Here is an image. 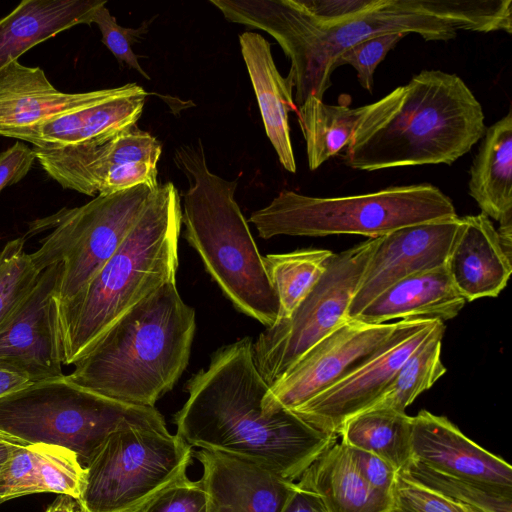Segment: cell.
<instances>
[{"mask_svg": "<svg viewBox=\"0 0 512 512\" xmlns=\"http://www.w3.org/2000/svg\"><path fill=\"white\" fill-rule=\"evenodd\" d=\"M318 495L327 512H388L391 497L368 485L342 441L325 450L296 481Z\"/></svg>", "mask_w": 512, "mask_h": 512, "instance_id": "d4e9b609", "label": "cell"}, {"mask_svg": "<svg viewBox=\"0 0 512 512\" xmlns=\"http://www.w3.org/2000/svg\"><path fill=\"white\" fill-rule=\"evenodd\" d=\"M239 43L266 135L282 166L295 173L296 162L288 122V113L297 110L292 95V81L279 73L272 57L271 45L262 35L244 32L239 36Z\"/></svg>", "mask_w": 512, "mask_h": 512, "instance_id": "603a6c76", "label": "cell"}, {"mask_svg": "<svg viewBox=\"0 0 512 512\" xmlns=\"http://www.w3.org/2000/svg\"><path fill=\"white\" fill-rule=\"evenodd\" d=\"M366 105L350 108L310 97L296 110L306 142L308 165L316 170L348 145Z\"/></svg>", "mask_w": 512, "mask_h": 512, "instance_id": "83f0119b", "label": "cell"}, {"mask_svg": "<svg viewBox=\"0 0 512 512\" xmlns=\"http://www.w3.org/2000/svg\"><path fill=\"white\" fill-rule=\"evenodd\" d=\"M377 238L334 254L316 285L292 314L266 327L252 344L255 366L269 387L313 345L348 319L351 301Z\"/></svg>", "mask_w": 512, "mask_h": 512, "instance_id": "8fae6325", "label": "cell"}, {"mask_svg": "<svg viewBox=\"0 0 512 512\" xmlns=\"http://www.w3.org/2000/svg\"><path fill=\"white\" fill-rule=\"evenodd\" d=\"M498 232L485 214L460 218L446 261L450 279L466 302L496 297L512 272Z\"/></svg>", "mask_w": 512, "mask_h": 512, "instance_id": "44dd1931", "label": "cell"}, {"mask_svg": "<svg viewBox=\"0 0 512 512\" xmlns=\"http://www.w3.org/2000/svg\"><path fill=\"white\" fill-rule=\"evenodd\" d=\"M79 512H84L81 508L79 509Z\"/></svg>", "mask_w": 512, "mask_h": 512, "instance_id": "bcb514c9", "label": "cell"}, {"mask_svg": "<svg viewBox=\"0 0 512 512\" xmlns=\"http://www.w3.org/2000/svg\"><path fill=\"white\" fill-rule=\"evenodd\" d=\"M102 0H24L0 19V70L27 50L79 24L90 25Z\"/></svg>", "mask_w": 512, "mask_h": 512, "instance_id": "cb8c5ba5", "label": "cell"}, {"mask_svg": "<svg viewBox=\"0 0 512 512\" xmlns=\"http://www.w3.org/2000/svg\"><path fill=\"white\" fill-rule=\"evenodd\" d=\"M470 170L469 194L482 213L512 225V112L486 129Z\"/></svg>", "mask_w": 512, "mask_h": 512, "instance_id": "484cf974", "label": "cell"}, {"mask_svg": "<svg viewBox=\"0 0 512 512\" xmlns=\"http://www.w3.org/2000/svg\"><path fill=\"white\" fill-rule=\"evenodd\" d=\"M147 95L135 83L111 88L104 98L22 131L14 138L41 149L104 142L136 126Z\"/></svg>", "mask_w": 512, "mask_h": 512, "instance_id": "d6986e66", "label": "cell"}, {"mask_svg": "<svg viewBox=\"0 0 512 512\" xmlns=\"http://www.w3.org/2000/svg\"><path fill=\"white\" fill-rule=\"evenodd\" d=\"M315 22L335 25L348 21L374 8L379 0H295Z\"/></svg>", "mask_w": 512, "mask_h": 512, "instance_id": "f35d334b", "label": "cell"}, {"mask_svg": "<svg viewBox=\"0 0 512 512\" xmlns=\"http://www.w3.org/2000/svg\"><path fill=\"white\" fill-rule=\"evenodd\" d=\"M438 322L431 320L405 335L335 385L290 411L316 429L339 436L345 421L371 408L382 397L400 366Z\"/></svg>", "mask_w": 512, "mask_h": 512, "instance_id": "2e32d148", "label": "cell"}, {"mask_svg": "<svg viewBox=\"0 0 512 512\" xmlns=\"http://www.w3.org/2000/svg\"><path fill=\"white\" fill-rule=\"evenodd\" d=\"M433 319L367 324L347 319L313 345L271 386L262 400L266 414L292 410L335 385L370 358Z\"/></svg>", "mask_w": 512, "mask_h": 512, "instance_id": "7c38bea8", "label": "cell"}, {"mask_svg": "<svg viewBox=\"0 0 512 512\" xmlns=\"http://www.w3.org/2000/svg\"><path fill=\"white\" fill-rule=\"evenodd\" d=\"M252 344L244 337L219 348L189 379L188 398L174 415L176 434L191 447L236 456L296 482L338 436L288 409L263 412L270 387L255 366Z\"/></svg>", "mask_w": 512, "mask_h": 512, "instance_id": "7a4b0ae2", "label": "cell"}, {"mask_svg": "<svg viewBox=\"0 0 512 512\" xmlns=\"http://www.w3.org/2000/svg\"><path fill=\"white\" fill-rule=\"evenodd\" d=\"M195 456L202 466L207 512H280L297 487L236 456L204 449Z\"/></svg>", "mask_w": 512, "mask_h": 512, "instance_id": "ac0fdd59", "label": "cell"}, {"mask_svg": "<svg viewBox=\"0 0 512 512\" xmlns=\"http://www.w3.org/2000/svg\"><path fill=\"white\" fill-rule=\"evenodd\" d=\"M25 236L0 247V325L36 285L41 271L25 251Z\"/></svg>", "mask_w": 512, "mask_h": 512, "instance_id": "1f68e13d", "label": "cell"}, {"mask_svg": "<svg viewBox=\"0 0 512 512\" xmlns=\"http://www.w3.org/2000/svg\"><path fill=\"white\" fill-rule=\"evenodd\" d=\"M224 17L269 33L291 61L288 77L300 107L323 100L339 55L355 44L388 33H415L447 41L460 30L512 32L511 0H379L371 10L335 25L312 20L295 0H210Z\"/></svg>", "mask_w": 512, "mask_h": 512, "instance_id": "6da1fadb", "label": "cell"}, {"mask_svg": "<svg viewBox=\"0 0 512 512\" xmlns=\"http://www.w3.org/2000/svg\"><path fill=\"white\" fill-rule=\"evenodd\" d=\"M174 162L189 183L183 194L185 239L239 311L266 327L274 325L279 300L234 198L237 180L228 181L209 170L200 140L176 148Z\"/></svg>", "mask_w": 512, "mask_h": 512, "instance_id": "8992f818", "label": "cell"}, {"mask_svg": "<svg viewBox=\"0 0 512 512\" xmlns=\"http://www.w3.org/2000/svg\"><path fill=\"white\" fill-rule=\"evenodd\" d=\"M388 512H469L448 498L397 474Z\"/></svg>", "mask_w": 512, "mask_h": 512, "instance_id": "8d00e7d4", "label": "cell"}, {"mask_svg": "<svg viewBox=\"0 0 512 512\" xmlns=\"http://www.w3.org/2000/svg\"><path fill=\"white\" fill-rule=\"evenodd\" d=\"M24 445L26 444L19 441L18 439L0 432V467L16 448Z\"/></svg>", "mask_w": 512, "mask_h": 512, "instance_id": "f6af8a7d", "label": "cell"}, {"mask_svg": "<svg viewBox=\"0 0 512 512\" xmlns=\"http://www.w3.org/2000/svg\"><path fill=\"white\" fill-rule=\"evenodd\" d=\"M105 5L103 4L98 7L93 15V23L98 26L102 34L103 44L120 63H124L149 80L150 76L141 67L138 55L132 49L133 43L137 42L142 34L147 32V24L144 23L136 29L122 27L117 23L114 16L110 14Z\"/></svg>", "mask_w": 512, "mask_h": 512, "instance_id": "d590c367", "label": "cell"}, {"mask_svg": "<svg viewBox=\"0 0 512 512\" xmlns=\"http://www.w3.org/2000/svg\"><path fill=\"white\" fill-rule=\"evenodd\" d=\"M465 304L466 300L443 266L396 282L368 303L354 319L367 324H382L397 318L444 322L456 317Z\"/></svg>", "mask_w": 512, "mask_h": 512, "instance_id": "7402d4cb", "label": "cell"}, {"mask_svg": "<svg viewBox=\"0 0 512 512\" xmlns=\"http://www.w3.org/2000/svg\"><path fill=\"white\" fill-rule=\"evenodd\" d=\"M36 458L40 493L64 494L79 499L85 468L77 455L61 446L31 444Z\"/></svg>", "mask_w": 512, "mask_h": 512, "instance_id": "d6a6232c", "label": "cell"}, {"mask_svg": "<svg viewBox=\"0 0 512 512\" xmlns=\"http://www.w3.org/2000/svg\"><path fill=\"white\" fill-rule=\"evenodd\" d=\"M339 436L348 447L382 458L397 472L412 460L411 417L406 413L367 409L345 421Z\"/></svg>", "mask_w": 512, "mask_h": 512, "instance_id": "4316f807", "label": "cell"}, {"mask_svg": "<svg viewBox=\"0 0 512 512\" xmlns=\"http://www.w3.org/2000/svg\"><path fill=\"white\" fill-rule=\"evenodd\" d=\"M78 502L71 496L58 494L46 512H79Z\"/></svg>", "mask_w": 512, "mask_h": 512, "instance_id": "ee69618b", "label": "cell"}, {"mask_svg": "<svg viewBox=\"0 0 512 512\" xmlns=\"http://www.w3.org/2000/svg\"><path fill=\"white\" fill-rule=\"evenodd\" d=\"M111 88L65 93L55 88L40 67L12 61L0 70V135L18 133L93 102Z\"/></svg>", "mask_w": 512, "mask_h": 512, "instance_id": "ffe728a7", "label": "cell"}, {"mask_svg": "<svg viewBox=\"0 0 512 512\" xmlns=\"http://www.w3.org/2000/svg\"><path fill=\"white\" fill-rule=\"evenodd\" d=\"M460 218L409 225L377 237L348 310L354 319L376 296L409 276L446 265Z\"/></svg>", "mask_w": 512, "mask_h": 512, "instance_id": "9a60e30c", "label": "cell"}, {"mask_svg": "<svg viewBox=\"0 0 512 512\" xmlns=\"http://www.w3.org/2000/svg\"><path fill=\"white\" fill-rule=\"evenodd\" d=\"M40 493L36 458L31 445L19 446L0 467V504Z\"/></svg>", "mask_w": 512, "mask_h": 512, "instance_id": "e575fe53", "label": "cell"}, {"mask_svg": "<svg viewBox=\"0 0 512 512\" xmlns=\"http://www.w3.org/2000/svg\"><path fill=\"white\" fill-rule=\"evenodd\" d=\"M445 326L438 322L430 335L409 355L382 397L371 407L405 413V409L446 372L441 360ZM370 409V408H369Z\"/></svg>", "mask_w": 512, "mask_h": 512, "instance_id": "f1b7e54d", "label": "cell"}, {"mask_svg": "<svg viewBox=\"0 0 512 512\" xmlns=\"http://www.w3.org/2000/svg\"><path fill=\"white\" fill-rule=\"evenodd\" d=\"M44 171L65 189L88 195H108L148 185L159 186L160 142L135 127L104 142L54 149L34 147Z\"/></svg>", "mask_w": 512, "mask_h": 512, "instance_id": "4fadbf2b", "label": "cell"}, {"mask_svg": "<svg viewBox=\"0 0 512 512\" xmlns=\"http://www.w3.org/2000/svg\"><path fill=\"white\" fill-rule=\"evenodd\" d=\"M334 254L327 249H301L263 257L280 304L278 320L292 314L321 278Z\"/></svg>", "mask_w": 512, "mask_h": 512, "instance_id": "f546056e", "label": "cell"}, {"mask_svg": "<svg viewBox=\"0 0 512 512\" xmlns=\"http://www.w3.org/2000/svg\"><path fill=\"white\" fill-rule=\"evenodd\" d=\"M349 449L368 485L374 490L391 497L398 472L385 460L372 453L351 447Z\"/></svg>", "mask_w": 512, "mask_h": 512, "instance_id": "ab89813d", "label": "cell"}, {"mask_svg": "<svg viewBox=\"0 0 512 512\" xmlns=\"http://www.w3.org/2000/svg\"><path fill=\"white\" fill-rule=\"evenodd\" d=\"M128 425L165 426L155 407L118 402L67 379L34 382L0 398V432L26 445L73 451L85 468L106 438Z\"/></svg>", "mask_w": 512, "mask_h": 512, "instance_id": "ba28073f", "label": "cell"}, {"mask_svg": "<svg viewBox=\"0 0 512 512\" xmlns=\"http://www.w3.org/2000/svg\"><path fill=\"white\" fill-rule=\"evenodd\" d=\"M156 188L142 184L36 221L29 229L53 230L30 257L41 272L61 263L56 293L61 306L72 300L120 247Z\"/></svg>", "mask_w": 512, "mask_h": 512, "instance_id": "30bf717a", "label": "cell"}, {"mask_svg": "<svg viewBox=\"0 0 512 512\" xmlns=\"http://www.w3.org/2000/svg\"><path fill=\"white\" fill-rule=\"evenodd\" d=\"M36 160L33 149L18 141L0 154V192L21 181Z\"/></svg>", "mask_w": 512, "mask_h": 512, "instance_id": "60d3db41", "label": "cell"}, {"mask_svg": "<svg viewBox=\"0 0 512 512\" xmlns=\"http://www.w3.org/2000/svg\"><path fill=\"white\" fill-rule=\"evenodd\" d=\"M469 512H512V490L457 478L411 460L398 472Z\"/></svg>", "mask_w": 512, "mask_h": 512, "instance_id": "4dcf8cb0", "label": "cell"}, {"mask_svg": "<svg viewBox=\"0 0 512 512\" xmlns=\"http://www.w3.org/2000/svg\"><path fill=\"white\" fill-rule=\"evenodd\" d=\"M412 460L443 474L512 490V467L466 437L443 416L411 417Z\"/></svg>", "mask_w": 512, "mask_h": 512, "instance_id": "e0dca14e", "label": "cell"}, {"mask_svg": "<svg viewBox=\"0 0 512 512\" xmlns=\"http://www.w3.org/2000/svg\"><path fill=\"white\" fill-rule=\"evenodd\" d=\"M182 226L180 196L159 185L120 247L69 302L58 306L64 365H72L123 314L175 282Z\"/></svg>", "mask_w": 512, "mask_h": 512, "instance_id": "5b68a950", "label": "cell"}, {"mask_svg": "<svg viewBox=\"0 0 512 512\" xmlns=\"http://www.w3.org/2000/svg\"><path fill=\"white\" fill-rule=\"evenodd\" d=\"M404 36L402 33H388L363 40L342 52L334 63V69L344 64L352 66L360 85L371 92L377 66Z\"/></svg>", "mask_w": 512, "mask_h": 512, "instance_id": "836d02e7", "label": "cell"}, {"mask_svg": "<svg viewBox=\"0 0 512 512\" xmlns=\"http://www.w3.org/2000/svg\"><path fill=\"white\" fill-rule=\"evenodd\" d=\"M297 485V483H296ZM280 512H327L323 502L314 492L297 485Z\"/></svg>", "mask_w": 512, "mask_h": 512, "instance_id": "b9f144b4", "label": "cell"}, {"mask_svg": "<svg viewBox=\"0 0 512 512\" xmlns=\"http://www.w3.org/2000/svg\"><path fill=\"white\" fill-rule=\"evenodd\" d=\"M455 217L451 199L438 187L422 183L329 198L284 190L254 211L249 221L263 239L335 234L377 238L401 227Z\"/></svg>", "mask_w": 512, "mask_h": 512, "instance_id": "52a82bcc", "label": "cell"}, {"mask_svg": "<svg viewBox=\"0 0 512 512\" xmlns=\"http://www.w3.org/2000/svg\"><path fill=\"white\" fill-rule=\"evenodd\" d=\"M485 131L482 106L458 75L423 70L366 105L344 160L363 171L450 165Z\"/></svg>", "mask_w": 512, "mask_h": 512, "instance_id": "3957f363", "label": "cell"}, {"mask_svg": "<svg viewBox=\"0 0 512 512\" xmlns=\"http://www.w3.org/2000/svg\"><path fill=\"white\" fill-rule=\"evenodd\" d=\"M61 272V263L43 270L30 293L0 325V369L33 383L65 376L56 296Z\"/></svg>", "mask_w": 512, "mask_h": 512, "instance_id": "5bb4252c", "label": "cell"}, {"mask_svg": "<svg viewBox=\"0 0 512 512\" xmlns=\"http://www.w3.org/2000/svg\"><path fill=\"white\" fill-rule=\"evenodd\" d=\"M196 315L170 282L116 320L67 379L103 397L155 407L185 371Z\"/></svg>", "mask_w": 512, "mask_h": 512, "instance_id": "277c9868", "label": "cell"}, {"mask_svg": "<svg viewBox=\"0 0 512 512\" xmlns=\"http://www.w3.org/2000/svg\"><path fill=\"white\" fill-rule=\"evenodd\" d=\"M138 512H207V494L201 480L192 481L186 475Z\"/></svg>", "mask_w": 512, "mask_h": 512, "instance_id": "74e56055", "label": "cell"}, {"mask_svg": "<svg viewBox=\"0 0 512 512\" xmlns=\"http://www.w3.org/2000/svg\"><path fill=\"white\" fill-rule=\"evenodd\" d=\"M31 383L33 382L19 374L0 369V398L18 391Z\"/></svg>", "mask_w": 512, "mask_h": 512, "instance_id": "7bdbcfd3", "label": "cell"}, {"mask_svg": "<svg viewBox=\"0 0 512 512\" xmlns=\"http://www.w3.org/2000/svg\"><path fill=\"white\" fill-rule=\"evenodd\" d=\"M191 446L167 426L128 425L111 433L85 467L84 512H138L187 475Z\"/></svg>", "mask_w": 512, "mask_h": 512, "instance_id": "9c48e42d", "label": "cell"}]
</instances>
